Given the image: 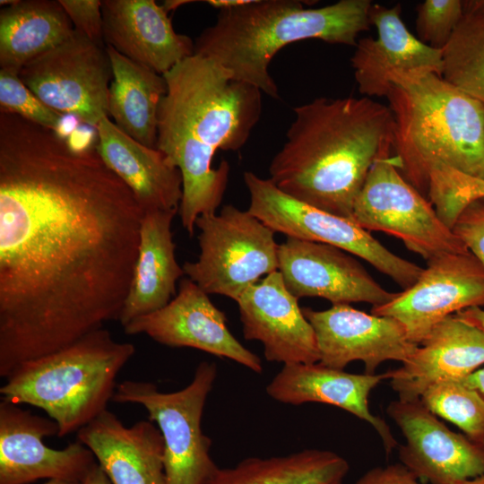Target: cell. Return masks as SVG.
I'll return each instance as SVG.
<instances>
[{"instance_id":"obj_1","label":"cell","mask_w":484,"mask_h":484,"mask_svg":"<svg viewBox=\"0 0 484 484\" xmlns=\"http://www.w3.org/2000/svg\"><path fill=\"white\" fill-rule=\"evenodd\" d=\"M143 211L95 147L0 112V376L119 319Z\"/></svg>"},{"instance_id":"obj_2","label":"cell","mask_w":484,"mask_h":484,"mask_svg":"<svg viewBox=\"0 0 484 484\" xmlns=\"http://www.w3.org/2000/svg\"><path fill=\"white\" fill-rule=\"evenodd\" d=\"M163 76L156 149L181 173L179 214L193 236L196 219L216 212L228 186L229 162L214 169L212 159L218 150L238 151L246 143L262 115L263 92L196 52Z\"/></svg>"},{"instance_id":"obj_3","label":"cell","mask_w":484,"mask_h":484,"mask_svg":"<svg viewBox=\"0 0 484 484\" xmlns=\"http://www.w3.org/2000/svg\"><path fill=\"white\" fill-rule=\"evenodd\" d=\"M269 179L308 205L351 219L353 206L376 160L389 158L394 118L370 98L319 97L293 109Z\"/></svg>"},{"instance_id":"obj_4","label":"cell","mask_w":484,"mask_h":484,"mask_svg":"<svg viewBox=\"0 0 484 484\" xmlns=\"http://www.w3.org/2000/svg\"><path fill=\"white\" fill-rule=\"evenodd\" d=\"M302 3L250 0L219 10L216 22L195 39L194 52L215 60L234 79L279 99L269 66L281 48L307 39L356 47L359 34L370 27V0H340L318 8Z\"/></svg>"},{"instance_id":"obj_5","label":"cell","mask_w":484,"mask_h":484,"mask_svg":"<svg viewBox=\"0 0 484 484\" xmlns=\"http://www.w3.org/2000/svg\"><path fill=\"white\" fill-rule=\"evenodd\" d=\"M390 82L393 156L403 177L425 197L437 166L484 178V104L434 73H394Z\"/></svg>"},{"instance_id":"obj_6","label":"cell","mask_w":484,"mask_h":484,"mask_svg":"<svg viewBox=\"0 0 484 484\" xmlns=\"http://www.w3.org/2000/svg\"><path fill=\"white\" fill-rule=\"evenodd\" d=\"M135 347L116 341L103 328L54 352L15 367L0 387L3 398L44 411L58 426V437L78 432L112 401L117 377Z\"/></svg>"},{"instance_id":"obj_7","label":"cell","mask_w":484,"mask_h":484,"mask_svg":"<svg viewBox=\"0 0 484 484\" xmlns=\"http://www.w3.org/2000/svg\"><path fill=\"white\" fill-rule=\"evenodd\" d=\"M217 376L215 363L203 361L185 388L159 391L145 381L125 380L112 401L142 405L164 441L167 484H204L219 467L210 455L212 440L203 433L202 417Z\"/></svg>"},{"instance_id":"obj_8","label":"cell","mask_w":484,"mask_h":484,"mask_svg":"<svg viewBox=\"0 0 484 484\" xmlns=\"http://www.w3.org/2000/svg\"><path fill=\"white\" fill-rule=\"evenodd\" d=\"M200 255L183 264L185 275L205 293L235 301L260 277L278 271L274 231L252 215L228 204L195 221Z\"/></svg>"},{"instance_id":"obj_9","label":"cell","mask_w":484,"mask_h":484,"mask_svg":"<svg viewBox=\"0 0 484 484\" xmlns=\"http://www.w3.org/2000/svg\"><path fill=\"white\" fill-rule=\"evenodd\" d=\"M244 182L250 195L247 211L274 232L339 247L370 264L402 290L421 274L423 268L391 252L351 219L302 203L253 172L244 173Z\"/></svg>"},{"instance_id":"obj_10","label":"cell","mask_w":484,"mask_h":484,"mask_svg":"<svg viewBox=\"0 0 484 484\" xmlns=\"http://www.w3.org/2000/svg\"><path fill=\"white\" fill-rule=\"evenodd\" d=\"M351 220L365 230L399 238L426 261L469 250L437 215L429 200L399 171L393 156L372 165L355 201Z\"/></svg>"},{"instance_id":"obj_11","label":"cell","mask_w":484,"mask_h":484,"mask_svg":"<svg viewBox=\"0 0 484 484\" xmlns=\"http://www.w3.org/2000/svg\"><path fill=\"white\" fill-rule=\"evenodd\" d=\"M22 82L46 105L94 128L108 117L111 63L106 46L75 30L51 50L25 65Z\"/></svg>"},{"instance_id":"obj_12","label":"cell","mask_w":484,"mask_h":484,"mask_svg":"<svg viewBox=\"0 0 484 484\" xmlns=\"http://www.w3.org/2000/svg\"><path fill=\"white\" fill-rule=\"evenodd\" d=\"M473 307H484V266L468 251L428 260L412 286L370 313L396 319L419 345L441 320Z\"/></svg>"},{"instance_id":"obj_13","label":"cell","mask_w":484,"mask_h":484,"mask_svg":"<svg viewBox=\"0 0 484 484\" xmlns=\"http://www.w3.org/2000/svg\"><path fill=\"white\" fill-rule=\"evenodd\" d=\"M19 405L0 402V484L41 479L82 483L97 464L92 452L79 440L63 449L48 447L43 439L58 436L56 422Z\"/></svg>"},{"instance_id":"obj_14","label":"cell","mask_w":484,"mask_h":484,"mask_svg":"<svg viewBox=\"0 0 484 484\" xmlns=\"http://www.w3.org/2000/svg\"><path fill=\"white\" fill-rule=\"evenodd\" d=\"M387 415L402 431L401 463L429 484H455L484 475V445L452 431L419 399L392 401Z\"/></svg>"},{"instance_id":"obj_15","label":"cell","mask_w":484,"mask_h":484,"mask_svg":"<svg viewBox=\"0 0 484 484\" xmlns=\"http://www.w3.org/2000/svg\"><path fill=\"white\" fill-rule=\"evenodd\" d=\"M124 331L146 334L169 347H188L229 359L255 373L263 371L260 358L230 333L225 314L188 278L180 281L177 295L166 307L134 319Z\"/></svg>"},{"instance_id":"obj_16","label":"cell","mask_w":484,"mask_h":484,"mask_svg":"<svg viewBox=\"0 0 484 484\" xmlns=\"http://www.w3.org/2000/svg\"><path fill=\"white\" fill-rule=\"evenodd\" d=\"M278 271L297 298H321L333 305L366 302L373 307L398 292L384 289L353 255L328 244L287 238L278 246Z\"/></svg>"},{"instance_id":"obj_17","label":"cell","mask_w":484,"mask_h":484,"mask_svg":"<svg viewBox=\"0 0 484 484\" xmlns=\"http://www.w3.org/2000/svg\"><path fill=\"white\" fill-rule=\"evenodd\" d=\"M302 311L315 334L318 362L327 367L344 369L359 360L365 374L374 375L385 361H407L419 347L409 340L403 325L390 316L367 314L347 304Z\"/></svg>"},{"instance_id":"obj_18","label":"cell","mask_w":484,"mask_h":484,"mask_svg":"<svg viewBox=\"0 0 484 484\" xmlns=\"http://www.w3.org/2000/svg\"><path fill=\"white\" fill-rule=\"evenodd\" d=\"M236 302L244 338L260 341L266 360L283 365L319 361L314 329L279 271L250 286Z\"/></svg>"},{"instance_id":"obj_19","label":"cell","mask_w":484,"mask_h":484,"mask_svg":"<svg viewBox=\"0 0 484 484\" xmlns=\"http://www.w3.org/2000/svg\"><path fill=\"white\" fill-rule=\"evenodd\" d=\"M401 13V4L392 7L372 4L370 7L369 22L377 36L358 40L350 58L359 91L364 97H386L394 73L425 72L442 77L443 49L416 38Z\"/></svg>"},{"instance_id":"obj_20","label":"cell","mask_w":484,"mask_h":484,"mask_svg":"<svg viewBox=\"0 0 484 484\" xmlns=\"http://www.w3.org/2000/svg\"><path fill=\"white\" fill-rule=\"evenodd\" d=\"M101 12L106 46L159 74L194 53V42L174 30L153 0H104Z\"/></svg>"},{"instance_id":"obj_21","label":"cell","mask_w":484,"mask_h":484,"mask_svg":"<svg viewBox=\"0 0 484 484\" xmlns=\"http://www.w3.org/2000/svg\"><path fill=\"white\" fill-rule=\"evenodd\" d=\"M484 365V333L451 315L437 323L402 366L385 372L400 400H417L430 385L462 380Z\"/></svg>"},{"instance_id":"obj_22","label":"cell","mask_w":484,"mask_h":484,"mask_svg":"<svg viewBox=\"0 0 484 484\" xmlns=\"http://www.w3.org/2000/svg\"><path fill=\"white\" fill-rule=\"evenodd\" d=\"M384 374H352L320 362L283 365L266 386L267 394L276 402L301 405L320 402L336 406L371 425L380 436L386 454L398 442L389 425L369 409L368 397L383 380Z\"/></svg>"},{"instance_id":"obj_23","label":"cell","mask_w":484,"mask_h":484,"mask_svg":"<svg viewBox=\"0 0 484 484\" xmlns=\"http://www.w3.org/2000/svg\"><path fill=\"white\" fill-rule=\"evenodd\" d=\"M77 440L111 484H167L163 437L150 419L126 427L106 410L77 432Z\"/></svg>"},{"instance_id":"obj_24","label":"cell","mask_w":484,"mask_h":484,"mask_svg":"<svg viewBox=\"0 0 484 484\" xmlns=\"http://www.w3.org/2000/svg\"><path fill=\"white\" fill-rule=\"evenodd\" d=\"M96 151L105 165L130 189L143 212L178 211L182 176L156 148L145 146L122 132L108 117L95 128Z\"/></svg>"},{"instance_id":"obj_25","label":"cell","mask_w":484,"mask_h":484,"mask_svg":"<svg viewBox=\"0 0 484 484\" xmlns=\"http://www.w3.org/2000/svg\"><path fill=\"white\" fill-rule=\"evenodd\" d=\"M178 211H156L143 214L138 254L119 323L124 327L134 319L166 307L177 295V281L185 275L176 259L171 223Z\"/></svg>"},{"instance_id":"obj_26","label":"cell","mask_w":484,"mask_h":484,"mask_svg":"<svg viewBox=\"0 0 484 484\" xmlns=\"http://www.w3.org/2000/svg\"><path fill=\"white\" fill-rule=\"evenodd\" d=\"M111 63L108 116L125 134L156 148L158 111L167 91L165 77L106 46Z\"/></svg>"},{"instance_id":"obj_27","label":"cell","mask_w":484,"mask_h":484,"mask_svg":"<svg viewBox=\"0 0 484 484\" xmlns=\"http://www.w3.org/2000/svg\"><path fill=\"white\" fill-rule=\"evenodd\" d=\"M73 30L59 0H18L4 6L0 10V69L19 73Z\"/></svg>"},{"instance_id":"obj_28","label":"cell","mask_w":484,"mask_h":484,"mask_svg":"<svg viewBox=\"0 0 484 484\" xmlns=\"http://www.w3.org/2000/svg\"><path fill=\"white\" fill-rule=\"evenodd\" d=\"M349 470L348 462L334 452L305 449L218 467L204 484H342Z\"/></svg>"},{"instance_id":"obj_29","label":"cell","mask_w":484,"mask_h":484,"mask_svg":"<svg viewBox=\"0 0 484 484\" xmlns=\"http://www.w3.org/2000/svg\"><path fill=\"white\" fill-rule=\"evenodd\" d=\"M442 78L484 104V0L463 1L462 19L443 48Z\"/></svg>"},{"instance_id":"obj_30","label":"cell","mask_w":484,"mask_h":484,"mask_svg":"<svg viewBox=\"0 0 484 484\" xmlns=\"http://www.w3.org/2000/svg\"><path fill=\"white\" fill-rule=\"evenodd\" d=\"M419 400L436 416L484 445V398L477 390L462 380H445L427 388Z\"/></svg>"},{"instance_id":"obj_31","label":"cell","mask_w":484,"mask_h":484,"mask_svg":"<svg viewBox=\"0 0 484 484\" xmlns=\"http://www.w3.org/2000/svg\"><path fill=\"white\" fill-rule=\"evenodd\" d=\"M428 198L442 221L452 229L470 203L484 198V178L437 166L429 174Z\"/></svg>"},{"instance_id":"obj_32","label":"cell","mask_w":484,"mask_h":484,"mask_svg":"<svg viewBox=\"0 0 484 484\" xmlns=\"http://www.w3.org/2000/svg\"><path fill=\"white\" fill-rule=\"evenodd\" d=\"M0 112L58 132L65 116L46 105L22 82L18 73L6 69H0Z\"/></svg>"},{"instance_id":"obj_33","label":"cell","mask_w":484,"mask_h":484,"mask_svg":"<svg viewBox=\"0 0 484 484\" xmlns=\"http://www.w3.org/2000/svg\"><path fill=\"white\" fill-rule=\"evenodd\" d=\"M416 10L418 39L431 48L443 49L462 19L463 1L426 0Z\"/></svg>"},{"instance_id":"obj_34","label":"cell","mask_w":484,"mask_h":484,"mask_svg":"<svg viewBox=\"0 0 484 484\" xmlns=\"http://www.w3.org/2000/svg\"><path fill=\"white\" fill-rule=\"evenodd\" d=\"M452 230L484 266V198L470 203L456 218Z\"/></svg>"},{"instance_id":"obj_35","label":"cell","mask_w":484,"mask_h":484,"mask_svg":"<svg viewBox=\"0 0 484 484\" xmlns=\"http://www.w3.org/2000/svg\"><path fill=\"white\" fill-rule=\"evenodd\" d=\"M76 31L93 42L106 46L103 38L101 1L59 0Z\"/></svg>"},{"instance_id":"obj_36","label":"cell","mask_w":484,"mask_h":484,"mask_svg":"<svg viewBox=\"0 0 484 484\" xmlns=\"http://www.w3.org/2000/svg\"><path fill=\"white\" fill-rule=\"evenodd\" d=\"M419 480L403 464L375 467L364 473L355 484H420Z\"/></svg>"},{"instance_id":"obj_37","label":"cell","mask_w":484,"mask_h":484,"mask_svg":"<svg viewBox=\"0 0 484 484\" xmlns=\"http://www.w3.org/2000/svg\"><path fill=\"white\" fill-rule=\"evenodd\" d=\"M456 315L479 328L484 333V309L473 307L462 310Z\"/></svg>"},{"instance_id":"obj_38","label":"cell","mask_w":484,"mask_h":484,"mask_svg":"<svg viewBox=\"0 0 484 484\" xmlns=\"http://www.w3.org/2000/svg\"><path fill=\"white\" fill-rule=\"evenodd\" d=\"M464 384L477 390L484 398V367L462 379Z\"/></svg>"},{"instance_id":"obj_39","label":"cell","mask_w":484,"mask_h":484,"mask_svg":"<svg viewBox=\"0 0 484 484\" xmlns=\"http://www.w3.org/2000/svg\"><path fill=\"white\" fill-rule=\"evenodd\" d=\"M82 484H111V482L100 466L97 463Z\"/></svg>"},{"instance_id":"obj_40","label":"cell","mask_w":484,"mask_h":484,"mask_svg":"<svg viewBox=\"0 0 484 484\" xmlns=\"http://www.w3.org/2000/svg\"><path fill=\"white\" fill-rule=\"evenodd\" d=\"M250 0H207L204 3L219 10L229 9L246 4Z\"/></svg>"},{"instance_id":"obj_41","label":"cell","mask_w":484,"mask_h":484,"mask_svg":"<svg viewBox=\"0 0 484 484\" xmlns=\"http://www.w3.org/2000/svg\"><path fill=\"white\" fill-rule=\"evenodd\" d=\"M455 484H484V475L473 479L462 480Z\"/></svg>"},{"instance_id":"obj_42","label":"cell","mask_w":484,"mask_h":484,"mask_svg":"<svg viewBox=\"0 0 484 484\" xmlns=\"http://www.w3.org/2000/svg\"><path fill=\"white\" fill-rule=\"evenodd\" d=\"M44 484H82L81 482L68 481L64 480H48Z\"/></svg>"},{"instance_id":"obj_43","label":"cell","mask_w":484,"mask_h":484,"mask_svg":"<svg viewBox=\"0 0 484 484\" xmlns=\"http://www.w3.org/2000/svg\"><path fill=\"white\" fill-rule=\"evenodd\" d=\"M17 1L18 0H1L0 4L4 5V6H8V5H12V4H15Z\"/></svg>"}]
</instances>
